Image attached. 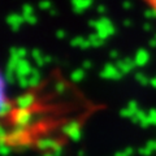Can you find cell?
I'll return each mask as SVG.
<instances>
[{"mask_svg": "<svg viewBox=\"0 0 156 156\" xmlns=\"http://www.w3.org/2000/svg\"><path fill=\"white\" fill-rule=\"evenodd\" d=\"M144 2H146V4H147V5L156 13V0H144Z\"/></svg>", "mask_w": 156, "mask_h": 156, "instance_id": "7a4b0ae2", "label": "cell"}, {"mask_svg": "<svg viewBox=\"0 0 156 156\" xmlns=\"http://www.w3.org/2000/svg\"><path fill=\"white\" fill-rule=\"evenodd\" d=\"M8 107V96H7V89H5V81L0 73V113L5 111Z\"/></svg>", "mask_w": 156, "mask_h": 156, "instance_id": "6da1fadb", "label": "cell"}]
</instances>
